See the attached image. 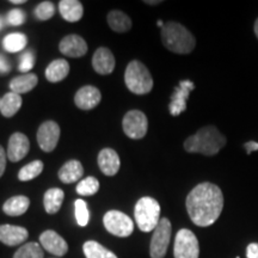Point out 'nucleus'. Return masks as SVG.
Masks as SVG:
<instances>
[{"label":"nucleus","mask_w":258,"mask_h":258,"mask_svg":"<svg viewBox=\"0 0 258 258\" xmlns=\"http://www.w3.org/2000/svg\"><path fill=\"white\" fill-rule=\"evenodd\" d=\"M185 205L194 224L207 227L220 217L224 208V195L218 185L209 182L201 183L189 192Z\"/></svg>","instance_id":"f257e3e1"},{"label":"nucleus","mask_w":258,"mask_h":258,"mask_svg":"<svg viewBox=\"0 0 258 258\" xmlns=\"http://www.w3.org/2000/svg\"><path fill=\"white\" fill-rule=\"evenodd\" d=\"M226 138L214 125H206L184 141V150L189 153L215 156L226 145Z\"/></svg>","instance_id":"f03ea898"},{"label":"nucleus","mask_w":258,"mask_h":258,"mask_svg":"<svg viewBox=\"0 0 258 258\" xmlns=\"http://www.w3.org/2000/svg\"><path fill=\"white\" fill-rule=\"evenodd\" d=\"M161 41L170 51L189 54L196 46V40L185 27L176 22H169L161 28Z\"/></svg>","instance_id":"7ed1b4c3"},{"label":"nucleus","mask_w":258,"mask_h":258,"mask_svg":"<svg viewBox=\"0 0 258 258\" xmlns=\"http://www.w3.org/2000/svg\"><path fill=\"white\" fill-rule=\"evenodd\" d=\"M124 83L129 91L135 95H146L153 89V78L150 71L138 60L128 63L124 73Z\"/></svg>","instance_id":"20e7f679"},{"label":"nucleus","mask_w":258,"mask_h":258,"mask_svg":"<svg viewBox=\"0 0 258 258\" xmlns=\"http://www.w3.org/2000/svg\"><path fill=\"white\" fill-rule=\"evenodd\" d=\"M134 217L138 227L143 232H151L156 230L160 221V206L156 199H140L135 205Z\"/></svg>","instance_id":"39448f33"},{"label":"nucleus","mask_w":258,"mask_h":258,"mask_svg":"<svg viewBox=\"0 0 258 258\" xmlns=\"http://www.w3.org/2000/svg\"><path fill=\"white\" fill-rule=\"evenodd\" d=\"M103 224L109 233L116 237H129L134 231V222L127 214L120 211H109L103 218Z\"/></svg>","instance_id":"423d86ee"},{"label":"nucleus","mask_w":258,"mask_h":258,"mask_svg":"<svg viewBox=\"0 0 258 258\" xmlns=\"http://www.w3.org/2000/svg\"><path fill=\"white\" fill-rule=\"evenodd\" d=\"M173 254H175V258H199V240L196 235L188 228H182L177 232Z\"/></svg>","instance_id":"0eeeda50"},{"label":"nucleus","mask_w":258,"mask_h":258,"mask_svg":"<svg viewBox=\"0 0 258 258\" xmlns=\"http://www.w3.org/2000/svg\"><path fill=\"white\" fill-rule=\"evenodd\" d=\"M171 222L169 219L161 218L159 224L153 231L151 240L150 254L152 258H164L171 239Z\"/></svg>","instance_id":"6e6552de"},{"label":"nucleus","mask_w":258,"mask_h":258,"mask_svg":"<svg viewBox=\"0 0 258 258\" xmlns=\"http://www.w3.org/2000/svg\"><path fill=\"white\" fill-rule=\"evenodd\" d=\"M124 134L128 138L139 140L147 134L148 121L146 115L140 110H131L124 115L122 122Z\"/></svg>","instance_id":"1a4fd4ad"},{"label":"nucleus","mask_w":258,"mask_h":258,"mask_svg":"<svg viewBox=\"0 0 258 258\" xmlns=\"http://www.w3.org/2000/svg\"><path fill=\"white\" fill-rule=\"evenodd\" d=\"M60 139V127L56 122L46 121L42 123L37 132V143L44 152L55 150Z\"/></svg>","instance_id":"9d476101"},{"label":"nucleus","mask_w":258,"mask_h":258,"mask_svg":"<svg viewBox=\"0 0 258 258\" xmlns=\"http://www.w3.org/2000/svg\"><path fill=\"white\" fill-rule=\"evenodd\" d=\"M195 89L192 82L190 80H182L179 85L175 89V92L171 96V102L169 105V111L172 116H178L186 109V99L190 92Z\"/></svg>","instance_id":"9b49d317"},{"label":"nucleus","mask_w":258,"mask_h":258,"mask_svg":"<svg viewBox=\"0 0 258 258\" xmlns=\"http://www.w3.org/2000/svg\"><path fill=\"white\" fill-rule=\"evenodd\" d=\"M59 49L66 56L80 57L88 53V44L82 36L72 34L61 40Z\"/></svg>","instance_id":"f8f14e48"},{"label":"nucleus","mask_w":258,"mask_h":258,"mask_svg":"<svg viewBox=\"0 0 258 258\" xmlns=\"http://www.w3.org/2000/svg\"><path fill=\"white\" fill-rule=\"evenodd\" d=\"M101 101V91L91 85L83 86L74 96V103L82 110H91V109L96 108Z\"/></svg>","instance_id":"ddd939ff"},{"label":"nucleus","mask_w":258,"mask_h":258,"mask_svg":"<svg viewBox=\"0 0 258 258\" xmlns=\"http://www.w3.org/2000/svg\"><path fill=\"white\" fill-rule=\"evenodd\" d=\"M40 243L41 246L44 247V250L59 257L66 254L69 251V245H67L66 240L56 232L50 230L44 231L40 235Z\"/></svg>","instance_id":"4468645a"},{"label":"nucleus","mask_w":258,"mask_h":258,"mask_svg":"<svg viewBox=\"0 0 258 258\" xmlns=\"http://www.w3.org/2000/svg\"><path fill=\"white\" fill-rule=\"evenodd\" d=\"M30 150V143L28 137L23 133H15L11 135L8 146V158L12 163H17L27 156Z\"/></svg>","instance_id":"2eb2a0df"},{"label":"nucleus","mask_w":258,"mask_h":258,"mask_svg":"<svg viewBox=\"0 0 258 258\" xmlns=\"http://www.w3.org/2000/svg\"><path fill=\"white\" fill-rule=\"evenodd\" d=\"M92 67L98 74L106 76L115 70V57L108 48L101 47L95 51L92 57Z\"/></svg>","instance_id":"dca6fc26"},{"label":"nucleus","mask_w":258,"mask_h":258,"mask_svg":"<svg viewBox=\"0 0 258 258\" xmlns=\"http://www.w3.org/2000/svg\"><path fill=\"white\" fill-rule=\"evenodd\" d=\"M28 230L21 226L0 225V241L9 246H16L28 239Z\"/></svg>","instance_id":"f3484780"},{"label":"nucleus","mask_w":258,"mask_h":258,"mask_svg":"<svg viewBox=\"0 0 258 258\" xmlns=\"http://www.w3.org/2000/svg\"><path fill=\"white\" fill-rule=\"evenodd\" d=\"M98 166L105 176H115L121 166L120 157L112 148H104L98 154Z\"/></svg>","instance_id":"a211bd4d"},{"label":"nucleus","mask_w":258,"mask_h":258,"mask_svg":"<svg viewBox=\"0 0 258 258\" xmlns=\"http://www.w3.org/2000/svg\"><path fill=\"white\" fill-rule=\"evenodd\" d=\"M59 10L61 17L71 23L80 21L84 15V8L78 0H62L59 3Z\"/></svg>","instance_id":"6ab92c4d"},{"label":"nucleus","mask_w":258,"mask_h":258,"mask_svg":"<svg viewBox=\"0 0 258 258\" xmlns=\"http://www.w3.org/2000/svg\"><path fill=\"white\" fill-rule=\"evenodd\" d=\"M84 167L79 160H69L59 170V178L62 183L71 184L82 178Z\"/></svg>","instance_id":"aec40b11"},{"label":"nucleus","mask_w":258,"mask_h":258,"mask_svg":"<svg viewBox=\"0 0 258 258\" xmlns=\"http://www.w3.org/2000/svg\"><path fill=\"white\" fill-rule=\"evenodd\" d=\"M37 83L38 78L36 74L25 73L12 79L11 83H10V89H11V92L17 93V95H22V93L30 92L32 89H35Z\"/></svg>","instance_id":"412c9836"},{"label":"nucleus","mask_w":258,"mask_h":258,"mask_svg":"<svg viewBox=\"0 0 258 258\" xmlns=\"http://www.w3.org/2000/svg\"><path fill=\"white\" fill-rule=\"evenodd\" d=\"M29 206H30V200L27 196H12L4 203L3 211L10 217H19V215H23L28 211Z\"/></svg>","instance_id":"4be33fe9"},{"label":"nucleus","mask_w":258,"mask_h":258,"mask_svg":"<svg viewBox=\"0 0 258 258\" xmlns=\"http://www.w3.org/2000/svg\"><path fill=\"white\" fill-rule=\"evenodd\" d=\"M70 64L66 60L57 59L51 61L46 69V78L50 83H59L69 76Z\"/></svg>","instance_id":"5701e85b"},{"label":"nucleus","mask_w":258,"mask_h":258,"mask_svg":"<svg viewBox=\"0 0 258 258\" xmlns=\"http://www.w3.org/2000/svg\"><path fill=\"white\" fill-rule=\"evenodd\" d=\"M64 199L63 190L59 188L48 189L43 196L44 209L48 214H55L60 211Z\"/></svg>","instance_id":"b1692460"},{"label":"nucleus","mask_w":258,"mask_h":258,"mask_svg":"<svg viewBox=\"0 0 258 258\" xmlns=\"http://www.w3.org/2000/svg\"><path fill=\"white\" fill-rule=\"evenodd\" d=\"M22 106V97L15 92H8L0 102V112L5 117H12Z\"/></svg>","instance_id":"393cba45"},{"label":"nucleus","mask_w":258,"mask_h":258,"mask_svg":"<svg viewBox=\"0 0 258 258\" xmlns=\"http://www.w3.org/2000/svg\"><path fill=\"white\" fill-rule=\"evenodd\" d=\"M108 24L111 28V30L116 32H127L132 29V21L124 12L117 11H110L108 15Z\"/></svg>","instance_id":"a878e982"},{"label":"nucleus","mask_w":258,"mask_h":258,"mask_svg":"<svg viewBox=\"0 0 258 258\" xmlns=\"http://www.w3.org/2000/svg\"><path fill=\"white\" fill-rule=\"evenodd\" d=\"M28 38L22 32H12L9 34L8 36L3 41V46H4L5 50L9 53H17V51L23 50L27 47Z\"/></svg>","instance_id":"bb28decb"},{"label":"nucleus","mask_w":258,"mask_h":258,"mask_svg":"<svg viewBox=\"0 0 258 258\" xmlns=\"http://www.w3.org/2000/svg\"><path fill=\"white\" fill-rule=\"evenodd\" d=\"M83 250L86 258H117L114 252L105 249L103 245L93 240L86 241L84 244Z\"/></svg>","instance_id":"cd10ccee"},{"label":"nucleus","mask_w":258,"mask_h":258,"mask_svg":"<svg viewBox=\"0 0 258 258\" xmlns=\"http://www.w3.org/2000/svg\"><path fill=\"white\" fill-rule=\"evenodd\" d=\"M43 163L41 160H34L31 163H29L28 165H25L19 170L18 172V179L22 182H28L36 178L37 176L41 175V172L43 171Z\"/></svg>","instance_id":"c85d7f7f"},{"label":"nucleus","mask_w":258,"mask_h":258,"mask_svg":"<svg viewBox=\"0 0 258 258\" xmlns=\"http://www.w3.org/2000/svg\"><path fill=\"white\" fill-rule=\"evenodd\" d=\"M14 258H43V250L40 244L27 243L19 247Z\"/></svg>","instance_id":"c756f323"},{"label":"nucleus","mask_w":258,"mask_h":258,"mask_svg":"<svg viewBox=\"0 0 258 258\" xmlns=\"http://www.w3.org/2000/svg\"><path fill=\"white\" fill-rule=\"evenodd\" d=\"M99 190V182L95 177L90 176L85 179L80 180L77 185V192L80 196H92Z\"/></svg>","instance_id":"7c9ffc66"},{"label":"nucleus","mask_w":258,"mask_h":258,"mask_svg":"<svg viewBox=\"0 0 258 258\" xmlns=\"http://www.w3.org/2000/svg\"><path fill=\"white\" fill-rule=\"evenodd\" d=\"M74 212H76V219L79 226L85 227L89 224L90 220V212L88 208V203L84 200L78 199L74 202Z\"/></svg>","instance_id":"2f4dec72"},{"label":"nucleus","mask_w":258,"mask_h":258,"mask_svg":"<svg viewBox=\"0 0 258 258\" xmlns=\"http://www.w3.org/2000/svg\"><path fill=\"white\" fill-rule=\"evenodd\" d=\"M34 14L40 21H48V19H50L54 16V14H55V6H54L51 2H43L37 5Z\"/></svg>","instance_id":"473e14b6"},{"label":"nucleus","mask_w":258,"mask_h":258,"mask_svg":"<svg viewBox=\"0 0 258 258\" xmlns=\"http://www.w3.org/2000/svg\"><path fill=\"white\" fill-rule=\"evenodd\" d=\"M35 66V54L32 50H27L25 53L22 54L21 59H19L18 69L21 72H29Z\"/></svg>","instance_id":"72a5a7b5"},{"label":"nucleus","mask_w":258,"mask_h":258,"mask_svg":"<svg viewBox=\"0 0 258 258\" xmlns=\"http://www.w3.org/2000/svg\"><path fill=\"white\" fill-rule=\"evenodd\" d=\"M25 19H27L25 12L22 11L21 9L11 10L8 14V16H6V22H8L10 25H15V27L23 24Z\"/></svg>","instance_id":"f704fd0d"},{"label":"nucleus","mask_w":258,"mask_h":258,"mask_svg":"<svg viewBox=\"0 0 258 258\" xmlns=\"http://www.w3.org/2000/svg\"><path fill=\"white\" fill-rule=\"evenodd\" d=\"M246 258H258V243H251L247 245Z\"/></svg>","instance_id":"c9c22d12"},{"label":"nucleus","mask_w":258,"mask_h":258,"mask_svg":"<svg viewBox=\"0 0 258 258\" xmlns=\"http://www.w3.org/2000/svg\"><path fill=\"white\" fill-rule=\"evenodd\" d=\"M10 71H11V64H10L9 60L6 59L4 55L0 54V73L5 74V73H9Z\"/></svg>","instance_id":"e433bc0d"},{"label":"nucleus","mask_w":258,"mask_h":258,"mask_svg":"<svg viewBox=\"0 0 258 258\" xmlns=\"http://www.w3.org/2000/svg\"><path fill=\"white\" fill-rule=\"evenodd\" d=\"M6 167V153L3 146H0V177L4 175Z\"/></svg>","instance_id":"4c0bfd02"},{"label":"nucleus","mask_w":258,"mask_h":258,"mask_svg":"<svg viewBox=\"0 0 258 258\" xmlns=\"http://www.w3.org/2000/svg\"><path fill=\"white\" fill-rule=\"evenodd\" d=\"M244 147L246 153L251 154L253 151H258V143H256V141H249V143L244 144Z\"/></svg>","instance_id":"58836bf2"},{"label":"nucleus","mask_w":258,"mask_h":258,"mask_svg":"<svg viewBox=\"0 0 258 258\" xmlns=\"http://www.w3.org/2000/svg\"><path fill=\"white\" fill-rule=\"evenodd\" d=\"M254 34H256V36L258 38V18H257V21L254 22Z\"/></svg>","instance_id":"ea45409f"},{"label":"nucleus","mask_w":258,"mask_h":258,"mask_svg":"<svg viewBox=\"0 0 258 258\" xmlns=\"http://www.w3.org/2000/svg\"><path fill=\"white\" fill-rule=\"evenodd\" d=\"M10 3H12V4H23V3H25L24 0H11Z\"/></svg>","instance_id":"a19ab883"},{"label":"nucleus","mask_w":258,"mask_h":258,"mask_svg":"<svg viewBox=\"0 0 258 258\" xmlns=\"http://www.w3.org/2000/svg\"><path fill=\"white\" fill-rule=\"evenodd\" d=\"M145 3H146V4H150V5H156V4H159L160 2H158L157 0V2H145Z\"/></svg>","instance_id":"79ce46f5"},{"label":"nucleus","mask_w":258,"mask_h":258,"mask_svg":"<svg viewBox=\"0 0 258 258\" xmlns=\"http://www.w3.org/2000/svg\"><path fill=\"white\" fill-rule=\"evenodd\" d=\"M3 27H4V19L0 17V29H2Z\"/></svg>","instance_id":"37998d69"},{"label":"nucleus","mask_w":258,"mask_h":258,"mask_svg":"<svg viewBox=\"0 0 258 258\" xmlns=\"http://www.w3.org/2000/svg\"><path fill=\"white\" fill-rule=\"evenodd\" d=\"M158 27H160V28H163L164 27V23H163V21H158Z\"/></svg>","instance_id":"c03bdc74"},{"label":"nucleus","mask_w":258,"mask_h":258,"mask_svg":"<svg viewBox=\"0 0 258 258\" xmlns=\"http://www.w3.org/2000/svg\"><path fill=\"white\" fill-rule=\"evenodd\" d=\"M0 102H2V98H0Z\"/></svg>","instance_id":"a18cd8bd"}]
</instances>
